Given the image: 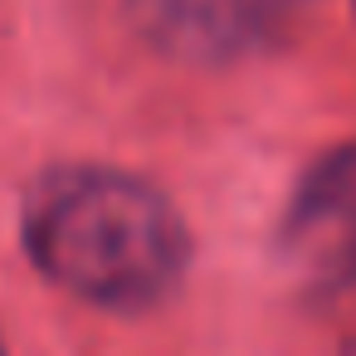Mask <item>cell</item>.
Masks as SVG:
<instances>
[{
    "mask_svg": "<svg viewBox=\"0 0 356 356\" xmlns=\"http://www.w3.org/2000/svg\"><path fill=\"white\" fill-rule=\"evenodd\" d=\"M25 244L49 283L103 307H152L186 268V225L161 191L108 166H59L25 200Z\"/></svg>",
    "mask_w": 356,
    "mask_h": 356,
    "instance_id": "cell-1",
    "label": "cell"
},
{
    "mask_svg": "<svg viewBox=\"0 0 356 356\" xmlns=\"http://www.w3.org/2000/svg\"><path fill=\"white\" fill-rule=\"evenodd\" d=\"M283 268L312 293L356 283V142L332 147L298 181L278 225Z\"/></svg>",
    "mask_w": 356,
    "mask_h": 356,
    "instance_id": "cell-2",
    "label": "cell"
},
{
    "mask_svg": "<svg viewBox=\"0 0 356 356\" xmlns=\"http://www.w3.org/2000/svg\"><path fill=\"white\" fill-rule=\"evenodd\" d=\"M0 356H6V346H0Z\"/></svg>",
    "mask_w": 356,
    "mask_h": 356,
    "instance_id": "cell-4",
    "label": "cell"
},
{
    "mask_svg": "<svg viewBox=\"0 0 356 356\" xmlns=\"http://www.w3.org/2000/svg\"><path fill=\"white\" fill-rule=\"evenodd\" d=\"M302 0H127L137 30L191 64H229L288 35Z\"/></svg>",
    "mask_w": 356,
    "mask_h": 356,
    "instance_id": "cell-3",
    "label": "cell"
}]
</instances>
